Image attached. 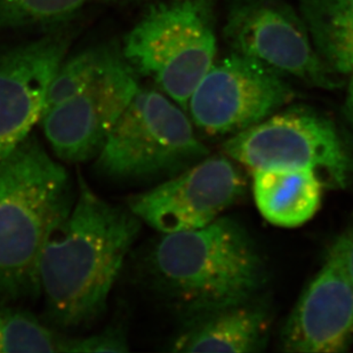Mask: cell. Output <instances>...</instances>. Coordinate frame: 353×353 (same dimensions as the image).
<instances>
[{
    "mask_svg": "<svg viewBox=\"0 0 353 353\" xmlns=\"http://www.w3.org/2000/svg\"><path fill=\"white\" fill-rule=\"evenodd\" d=\"M141 224L128 206L109 203L78 177L74 207L50 234L38 269L54 323L78 328L103 314Z\"/></svg>",
    "mask_w": 353,
    "mask_h": 353,
    "instance_id": "1",
    "label": "cell"
},
{
    "mask_svg": "<svg viewBox=\"0 0 353 353\" xmlns=\"http://www.w3.org/2000/svg\"><path fill=\"white\" fill-rule=\"evenodd\" d=\"M77 190L67 170L29 135L0 158V297L40 295V257Z\"/></svg>",
    "mask_w": 353,
    "mask_h": 353,
    "instance_id": "2",
    "label": "cell"
},
{
    "mask_svg": "<svg viewBox=\"0 0 353 353\" xmlns=\"http://www.w3.org/2000/svg\"><path fill=\"white\" fill-rule=\"evenodd\" d=\"M163 234L149 252L148 267L159 286L191 311L250 302L267 283L256 245L230 217Z\"/></svg>",
    "mask_w": 353,
    "mask_h": 353,
    "instance_id": "3",
    "label": "cell"
},
{
    "mask_svg": "<svg viewBox=\"0 0 353 353\" xmlns=\"http://www.w3.org/2000/svg\"><path fill=\"white\" fill-rule=\"evenodd\" d=\"M214 24L212 0H163L127 34L123 57L188 111L191 95L216 60Z\"/></svg>",
    "mask_w": 353,
    "mask_h": 353,
    "instance_id": "4",
    "label": "cell"
},
{
    "mask_svg": "<svg viewBox=\"0 0 353 353\" xmlns=\"http://www.w3.org/2000/svg\"><path fill=\"white\" fill-rule=\"evenodd\" d=\"M208 154L182 108L140 88L95 157V170L114 182L149 180L179 173Z\"/></svg>",
    "mask_w": 353,
    "mask_h": 353,
    "instance_id": "5",
    "label": "cell"
},
{
    "mask_svg": "<svg viewBox=\"0 0 353 353\" xmlns=\"http://www.w3.org/2000/svg\"><path fill=\"white\" fill-rule=\"evenodd\" d=\"M228 157L250 170L268 167L314 170L325 187L343 189L353 176V157L330 118L309 108L276 112L224 143Z\"/></svg>",
    "mask_w": 353,
    "mask_h": 353,
    "instance_id": "6",
    "label": "cell"
},
{
    "mask_svg": "<svg viewBox=\"0 0 353 353\" xmlns=\"http://www.w3.org/2000/svg\"><path fill=\"white\" fill-rule=\"evenodd\" d=\"M222 34L230 52L259 61L283 77L325 90L337 87L300 12L287 0H229Z\"/></svg>",
    "mask_w": 353,
    "mask_h": 353,
    "instance_id": "7",
    "label": "cell"
},
{
    "mask_svg": "<svg viewBox=\"0 0 353 353\" xmlns=\"http://www.w3.org/2000/svg\"><path fill=\"white\" fill-rule=\"evenodd\" d=\"M286 77L259 61L230 52L215 60L191 95L192 123L210 135L236 134L293 100Z\"/></svg>",
    "mask_w": 353,
    "mask_h": 353,
    "instance_id": "8",
    "label": "cell"
},
{
    "mask_svg": "<svg viewBox=\"0 0 353 353\" xmlns=\"http://www.w3.org/2000/svg\"><path fill=\"white\" fill-rule=\"evenodd\" d=\"M123 50L85 88L43 114V134L60 159L83 163L100 154L141 87Z\"/></svg>",
    "mask_w": 353,
    "mask_h": 353,
    "instance_id": "9",
    "label": "cell"
},
{
    "mask_svg": "<svg viewBox=\"0 0 353 353\" xmlns=\"http://www.w3.org/2000/svg\"><path fill=\"white\" fill-rule=\"evenodd\" d=\"M245 187L230 159L207 156L154 189L132 196L127 206L160 234L196 230L219 219L241 198Z\"/></svg>",
    "mask_w": 353,
    "mask_h": 353,
    "instance_id": "10",
    "label": "cell"
},
{
    "mask_svg": "<svg viewBox=\"0 0 353 353\" xmlns=\"http://www.w3.org/2000/svg\"><path fill=\"white\" fill-rule=\"evenodd\" d=\"M70 43L68 34H53L0 46V158L40 123L48 87Z\"/></svg>",
    "mask_w": 353,
    "mask_h": 353,
    "instance_id": "11",
    "label": "cell"
},
{
    "mask_svg": "<svg viewBox=\"0 0 353 353\" xmlns=\"http://www.w3.org/2000/svg\"><path fill=\"white\" fill-rule=\"evenodd\" d=\"M353 342V283L330 252L295 304L281 333L286 352H344Z\"/></svg>",
    "mask_w": 353,
    "mask_h": 353,
    "instance_id": "12",
    "label": "cell"
},
{
    "mask_svg": "<svg viewBox=\"0 0 353 353\" xmlns=\"http://www.w3.org/2000/svg\"><path fill=\"white\" fill-rule=\"evenodd\" d=\"M199 314L177 337L173 351L253 353L267 345V312L252 301Z\"/></svg>",
    "mask_w": 353,
    "mask_h": 353,
    "instance_id": "13",
    "label": "cell"
},
{
    "mask_svg": "<svg viewBox=\"0 0 353 353\" xmlns=\"http://www.w3.org/2000/svg\"><path fill=\"white\" fill-rule=\"evenodd\" d=\"M325 184L314 170L285 167L253 170V194L261 215L276 227L297 228L319 210Z\"/></svg>",
    "mask_w": 353,
    "mask_h": 353,
    "instance_id": "14",
    "label": "cell"
},
{
    "mask_svg": "<svg viewBox=\"0 0 353 353\" xmlns=\"http://www.w3.org/2000/svg\"><path fill=\"white\" fill-rule=\"evenodd\" d=\"M318 57L334 77L353 74V0H300Z\"/></svg>",
    "mask_w": 353,
    "mask_h": 353,
    "instance_id": "15",
    "label": "cell"
},
{
    "mask_svg": "<svg viewBox=\"0 0 353 353\" xmlns=\"http://www.w3.org/2000/svg\"><path fill=\"white\" fill-rule=\"evenodd\" d=\"M120 52L116 46L99 45L64 59L48 87L43 114L85 88Z\"/></svg>",
    "mask_w": 353,
    "mask_h": 353,
    "instance_id": "16",
    "label": "cell"
},
{
    "mask_svg": "<svg viewBox=\"0 0 353 353\" xmlns=\"http://www.w3.org/2000/svg\"><path fill=\"white\" fill-rule=\"evenodd\" d=\"M65 339L32 314L0 304V353L63 352Z\"/></svg>",
    "mask_w": 353,
    "mask_h": 353,
    "instance_id": "17",
    "label": "cell"
},
{
    "mask_svg": "<svg viewBox=\"0 0 353 353\" xmlns=\"http://www.w3.org/2000/svg\"><path fill=\"white\" fill-rule=\"evenodd\" d=\"M88 0H0V30L59 23Z\"/></svg>",
    "mask_w": 353,
    "mask_h": 353,
    "instance_id": "18",
    "label": "cell"
},
{
    "mask_svg": "<svg viewBox=\"0 0 353 353\" xmlns=\"http://www.w3.org/2000/svg\"><path fill=\"white\" fill-rule=\"evenodd\" d=\"M128 342L123 328L110 326L99 334L87 337L65 339L63 353L67 352H126Z\"/></svg>",
    "mask_w": 353,
    "mask_h": 353,
    "instance_id": "19",
    "label": "cell"
},
{
    "mask_svg": "<svg viewBox=\"0 0 353 353\" xmlns=\"http://www.w3.org/2000/svg\"><path fill=\"white\" fill-rule=\"evenodd\" d=\"M330 252L339 257L353 283V229L341 236L330 248Z\"/></svg>",
    "mask_w": 353,
    "mask_h": 353,
    "instance_id": "20",
    "label": "cell"
},
{
    "mask_svg": "<svg viewBox=\"0 0 353 353\" xmlns=\"http://www.w3.org/2000/svg\"><path fill=\"white\" fill-rule=\"evenodd\" d=\"M345 111H347V118H349L353 126V74H351L350 81H349V85H347Z\"/></svg>",
    "mask_w": 353,
    "mask_h": 353,
    "instance_id": "21",
    "label": "cell"
},
{
    "mask_svg": "<svg viewBox=\"0 0 353 353\" xmlns=\"http://www.w3.org/2000/svg\"><path fill=\"white\" fill-rule=\"evenodd\" d=\"M159 1H163V0H159Z\"/></svg>",
    "mask_w": 353,
    "mask_h": 353,
    "instance_id": "22",
    "label": "cell"
}]
</instances>
